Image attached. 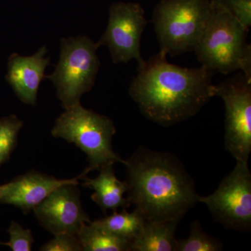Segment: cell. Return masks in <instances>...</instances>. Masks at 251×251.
Returning <instances> with one entry per match:
<instances>
[{
    "instance_id": "obj_23",
    "label": "cell",
    "mask_w": 251,
    "mask_h": 251,
    "mask_svg": "<svg viewBox=\"0 0 251 251\" xmlns=\"http://www.w3.org/2000/svg\"><path fill=\"white\" fill-rule=\"evenodd\" d=\"M0 244H1V242H0Z\"/></svg>"
},
{
    "instance_id": "obj_12",
    "label": "cell",
    "mask_w": 251,
    "mask_h": 251,
    "mask_svg": "<svg viewBox=\"0 0 251 251\" xmlns=\"http://www.w3.org/2000/svg\"><path fill=\"white\" fill-rule=\"evenodd\" d=\"M47 52V48L43 46L31 56L23 57L16 53L10 56L6 81L24 103L36 104L39 85L45 78L46 67L50 65V59L45 57Z\"/></svg>"
},
{
    "instance_id": "obj_16",
    "label": "cell",
    "mask_w": 251,
    "mask_h": 251,
    "mask_svg": "<svg viewBox=\"0 0 251 251\" xmlns=\"http://www.w3.org/2000/svg\"><path fill=\"white\" fill-rule=\"evenodd\" d=\"M82 251H128L131 242L108 233L90 224H84L77 232Z\"/></svg>"
},
{
    "instance_id": "obj_7",
    "label": "cell",
    "mask_w": 251,
    "mask_h": 251,
    "mask_svg": "<svg viewBox=\"0 0 251 251\" xmlns=\"http://www.w3.org/2000/svg\"><path fill=\"white\" fill-rule=\"evenodd\" d=\"M226 108L225 145L236 161L249 162L251 151V76L239 72L214 85Z\"/></svg>"
},
{
    "instance_id": "obj_13",
    "label": "cell",
    "mask_w": 251,
    "mask_h": 251,
    "mask_svg": "<svg viewBox=\"0 0 251 251\" xmlns=\"http://www.w3.org/2000/svg\"><path fill=\"white\" fill-rule=\"evenodd\" d=\"M114 164L103 166L99 170L98 176L89 179L86 176L82 177V186L94 190L91 196L92 201L103 211H117L119 208L126 209L130 204L125 193L128 191L126 181L117 179L114 171Z\"/></svg>"
},
{
    "instance_id": "obj_4",
    "label": "cell",
    "mask_w": 251,
    "mask_h": 251,
    "mask_svg": "<svg viewBox=\"0 0 251 251\" xmlns=\"http://www.w3.org/2000/svg\"><path fill=\"white\" fill-rule=\"evenodd\" d=\"M115 133L116 128L110 118L83 108L80 103L66 109L51 130L54 138L74 144L87 155L89 166L82 173L85 176L107 165L125 164V160L112 149Z\"/></svg>"
},
{
    "instance_id": "obj_18",
    "label": "cell",
    "mask_w": 251,
    "mask_h": 251,
    "mask_svg": "<svg viewBox=\"0 0 251 251\" xmlns=\"http://www.w3.org/2000/svg\"><path fill=\"white\" fill-rule=\"evenodd\" d=\"M23 126V122L16 115L0 120V166L9 159Z\"/></svg>"
},
{
    "instance_id": "obj_2",
    "label": "cell",
    "mask_w": 251,
    "mask_h": 251,
    "mask_svg": "<svg viewBox=\"0 0 251 251\" xmlns=\"http://www.w3.org/2000/svg\"><path fill=\"white\" fill-rule=\"evenodd\" d=\"M124 165L127 200L147 221L178 223L199 202L192 178L174 155L142 147Z\"/></svg>"
},
{
    "instance_id": "obj_3",
    "label": "cell",
    "mask_w": 251,
    "mask_h": 251,
    "mask_svg": "<svg viewBox=\"0 0 251 251\" xmlns=\"http://www.w3.org/2000/svg\"><path fill=\"white\" fill-rule=\"evenodd\" d=\"M212 11L194 51L201 65L227 75L239 72L251 76L249 29L225 8L211 0Z\"/></svg>"
},
{
    "instance_id": "obj_20",
    "label": "cell",
    "mask_w": 251,
    "mask_h": 251,
    "mask_svg": "<svg viewBox=\"0 0 251 251\" xmlns=\"http://www.w3.org/2000/svg\"><path fill=\"white\" fill-rule=\"evenodd\" d=\"M225 8L248 29L251 26V0H212Z\"/></svg>"
},
{
    "instance_id": "obj_10",
    "label": "cell",
    "mask_w": 251,
    "mask_h": 251,
    "mask_svg": "<svg viewBox=\"0 0 251 251\" xmlns=\"http://www.w3.org/2000/svg\"><path fill=\"white\" fill-rule=\"evenodd\" d=\"M78 184L63 185L33 209L41 226L53 235L77 234L84 224L90 223L81 204Z\"/></svg>"
},
{
    "instance_id": "obj_21",
    "label": "cell",
    "mask_w": 251,
    "mask_h": 251,
    "mask_svg": "<svg viewBox=\"0 0 251 251\" xmlns=\"http://www.w3.org/2000/svg\"><path fill=\"white\" fill-rule=\"evenodd\" d=\"M53 239L41 247L42 251H82L78 235L75 233H59Z\"/></svg>"
},
{
    "instance_id": "obj_8",
    "label": "cell",
    "mask_w": 251,
    "mask_h": 251,
    "mask_svg": "<svg viewBox=\"0 0 251 251\" xmlns=\"http://www.w3.org/2000/svg\"><path fill=\"white\" fill-rule=\"evenodd\" d=\"M199 202L207 206L214 219L227 228L248 231L251 226V173L247 162L237 164L212 194Z\"/></svg>"
},
{
    "instance_id": "obj_17",
    "label": "cell",
    "mask_w": 251,
    "mask_h": 251,
    "mask_svg": "<svg viewBox=\"0 0 251 251\" xmlns=\"http://www.w3.org/2000/svg\"><path fill=\"white\" fill-rule=\"evenodd\" d=\"M222 248V243L208 235L196 221L191 224L189 236L177 240L176 251H219Z\"/></svg>"
},
{
    "instance_id": "obj_19",
    "label": "cell",
    "mask_w": 251,
    "mask_h": 251,
    "mask_svg": "<svg viewBox=\"0 0 251 251\" xmlns=\"http://www.w3.org/2000/svg\"><path fill=\"white\" fill-rule=\"evenodd\" d=\"M9 234V242L2 243V245L7 246L13 251H30L34 237L30 229L23 228L21 225L12 221L8 229Z\"/></svg>"
},
{
    "instance_id": "obj_9",
    "label": "cell",
    "mask_w": 251,
    "mask_h": 251,
    "mask_svg": "<svg viewBox=\"0 0 251 251\" xmlns=\"http://www.w3.org/2000/svg\"><path fill=\"white\" fill-rule=\"evenodd\" d=\"M148 25L143 6L137 2H115L110 6L106 30L98 48L107 46L115 64L137 61L138 67L145 60L140 53L143 33Z\"/></svg>"
},
{
    "instance_id": "obj_15",
    "label": "cell",
    "mask_w": 251,
    "mask_h": 251,
    "mask_svg": "<svg viewBox=\"0 0 251 251\" xmlns=\"http://www.w3.org/2000/svg\"><path fill=\"white\" fill-rule=\"evenodd\" d=\"M126 209H122L120 213L113 211L111 215L90 221V224L108 233L132 242L143 229L147 220L138 209H135L132 213H128Z\"/></svg>"
},
{
    "instance_id": "obj_6",
    "label": "cell",
    "mask_w": 251,
    "mask_h": 251,
    "mask_svg": "<svg viewBox=\"0 0 251 251\" xmlns=\"http://www.w3.org/2000/svg\"><path fill=\"white\" fill-rule=\"evenodd\" d=\"M98 49L87 36L61 40L59 62L54 72L45 78L53 83L65 110L80 103L81 97L94 87L100 66Z\"/></svg>"
},
{
    "instance_id": "obj_14",
    "label": "cell",
    "mask_w": 251,
    "mask_h": 251,
    "mask_svg": "<svg viewBox=\"0 0 251 251\" xmlns=\"http://www.w3.org/2000/svg\"><path fill=\"white\" fill-rule=\"evenodd\" d=\"M177 224L175 221H146L139 234L132 240L130 251H176Z\"/></svg>"
},
{
    "instance_id": "obj_22",
    "label": "cell",
    "mask_w": 251,
    "mask_h": 251,
    "mask_svg": "<svg viewBox=\"0 0 251 251\" xmlns=\"http://www.w3.org/2000/svg\"><path fill=\"white\" fill-rule=\"evenodd\" d=\"M6 184L1 185V186H0V200H1L3 195H4L5 189H6Z\"/></svg>"
},
{
    "instance_id": "obj_11",
    "label": "cell",
    "mask_w": 251,
    "mask_h": 251,
    "mask_svg": "<svg viewBox=\"0 0 251 251\" xmlns=\"http://www.w3.org/2000/svg\"><path fill=\"white\" fill-rule=\"evenodd\" d=\"M84 176L81 174L72 179H58L39 172H28L6 184L0 203L14 205L28 213L54 190L64 184H79V179Z\"/></svg>"
},
{
    "instance_id": "obj_5",
    "label": "cell",
    "mask_w": 251,
    "mask_h": 251,
    "mask_svg": "<svg viewBox=\"0 0 251 251\" xmlns=\"http://www.w3.org/2000/svg\"><path fill=\"white\" fill-rule=\"evenodd\" d=\"M211 11V0H161L152 17L160 51L171 56L193 52Z\"/></svg>"
},
{
    "instance_id": "obj_1",
    "label": "cell",
    "mask_w": 251,
    "mask_h": 251,
    "mask_svg": "<svg viewBox=\"0 0 251 251\" xmlns=\"http://www.w3.org/2000/svg\"><path fill=\"white\" fill-rule=\"evenodd\" d=\"M159 51L142 67L129 94L140 111L153 122L168 126L194 116L214 97V73L201 65L184 68L171 64Z\"/></svg>"
}]
</instances>
